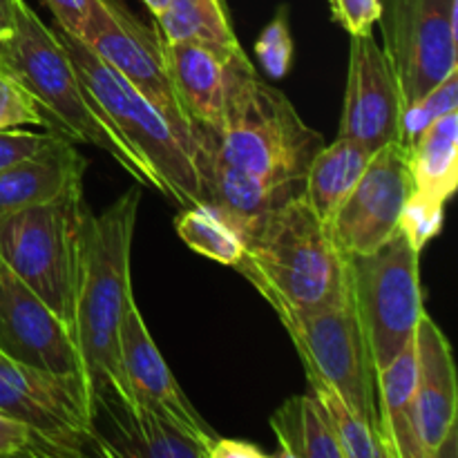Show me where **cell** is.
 Segmentation results:
<instances>
[{
  "mask_svg": "<svg viewBox=\"0 0 458 458\" xmlns=\"http://www.w3.org/2000/svg\"><path fill=\"white\" fill-rule=\"evenodd\" d=\"M322 146V134L304 123L286 94L259 79L244 47L235 49L226 65L222 128L197 143L195 159L213 157L273 191L298 197Z\"/></svg>",
  "mask_w": 458,
  "mask_h": 458,
  "instance_id": "obj_1",
  "label": "cell"
},
{
  "mask_svg": "<svg viewBox=\"0 0 458 458\" xmlns=\"http://www.w3.org/2000/svg\"><path fill=\"white\" fill-rule=\"evenodd\" d=\"M141 183L123 192L103 213L89 215L83 264L74 304V340L83 360L89 401L114 394L134 403L119 352V327L132 295L130 259Z\"/></svg>",
  "mask_w": 458,
  "mask_h": 458,
  "instance_id": "obj_2",
  "label": "cell"
},
{
  "mask_svg": "<svg viewBox=\"0 0 458 458\" xmlns=\"http://www.w3.org/2000/svg\"><path fill=\"white\" fill-rule=\"evenodd\" d=\"M242 242L235 268L277 316L331 307L349 293L347 255L304 195L255 219Z\"/></svg>",
  "mask_w": 458,
  "mask_h": 458,
  "instance_id": "obj_3",
  "label": "cell"
},
{
  "mask_svg": "<svg viewBox=\"0 0 458 458\" xmlns=\"http://www.w3.org/2000/svg\"><path fill=\"white\" fill-rule=\"evenodd\" d=\"M0 65L36 98L49 130L74 143L98 148L137 183L165 195L155 170L94 101L56 31L25 0H18L16 27L0 47Z\"/></svg>",
  "mask_w": 458,
  "mask_h": 458,
  "instance_id": "obj_4",
  "label": "cell"
},
{
  "mask_svg": "<svg viewBox=\"0 0 458 458\" xmlns=\"http://www.w3.org/2000/svg\"><path fill=\"white\" fill-rule=\"evenodd\" d=\"M92 210L83 186L0 217V259L74 331V304Z\"/></svg>",
  "mask_w": 458,
  "mask_h": 458,
  "instance_id": "obj_5",
  "label": "cell"
},
{
  "mask_svg": "<svg viewBox=\"0 0 458 458\" xmlns=\"http://www.w3.org/2000/svg\"><path fill=\"white\" fill-rule=\"evenodd\" d=\"M65 52L70 54L81 81L101 110L110 116L130 146L146 159L165 188V197L182 208L204 204L199 173L191 152L174 132L173 123L152 106L130 81L92 52L79 36L52 25Z\"/></svg>",
  "mask_w": 458,
  "mask_h": 458,
  "instance_id": "obj_6",
  "label": "cell"
},
{
  "mask_svg": "<svg viewBox=\"0 0 458 458\" xmlns=\"http://www.w3.org/2000/svg\"><path fill=\"white\" fill-rule=\"evenodd\" d=\"M353 307L365 331L376 374L414 340L425 311L420 250L396 231L365 255H347Z\"/></svg>",
  "mask_w": 458,
  "mask_h": 458,
  "instance_id": "obj_7",
  "label": "cell"
},
{
  "mask_svg": "<svg viewBox=\"0 0 458 458\" xmlns=\"http://www.w3.org/2000/svg\"><path fill=\"white\" fill-rule=\"evenodd\" d=\"M280 322L298 349L307 378L331 385L378 432L376 367L353 307L352 286L338 304L316 311L282 313Z\"/></svg>",
  "mask_w": 458,
  "mask_h": 458,
  "instance_id": "obj_8",
  "label": "cell"
},
{
  "mask_svg": "<svg viewBox=\"0 0 458 458\" xmlns=\"http://www.w3.org/2000/svg\"><path fill=\"white\" fill-rule=\"evenodd\" d=\"M79 38L159 107L195 161V128L174 88L165 40L155 22H143L121 0H92Z\"/></svg>",
  "mask_w": 458,
  "mask_h": 458,
  "instance_id": "obj_9",
  "label": "cell"
},
{
  "mask_svg": "<svg viewBox=\"0 0 458 458\" xmlns=\"http://www.w3.org/2000/svg\"><path fill=\"white\" fill-rule=\"evenodd\" d=\"M0 414L30 428L38 456H103L92 401L79 380L45 374L0 353Z\"/></svg>",
  "mask_w": 458,
  "mask_h": 458,
  "instance_id": "obj_10",
  "label": "cell"
},
{
  "mask_svg": "<svg viewBox=\"0 0 458 458\" xmlns=\"http://www.w3.org/2000/svg\"><path fill=\"white\" fill-rule=\"evenodd\" d=\"M378 22L403 106L458 70V0H380Z\"/></svg>",
  "mask_w": 458,
  "mask_h": 458,
  "instance_id": "obj_11",
  "label": "cell"
},
{
  "mask_svg": "<svg viewBox=\"0 0 458 458\" xmlns=\"http://www.w3.org/2000/svg\"><path fill=\"white\" fill-rule=\"evenodd\" d=\"M414 192L407 148L392 141L371 155L365 173L329 224L344 255H365L392 240L405 201Z\"/></svg>",
  "mask_w": 458,
  "mask_h": 458,
  "instance_id": "obj_12",
  "label": "cell"
},
{
  "mask_svg": "<svg viewBox=\"0 0 458 458\" xmlns=\"http://www.w3.org/2000/svg\"><path fill=\"white\" fill-rule=\"evenodd\" d=\"M0 353L45 374L79 380L88 389L74 331L3 259H0Z\"/></svg>",
  "mask_w": 458,
  "mask_h": 458,
  "instance_id": "obj_13",
  "label": "cell"
},
{
  "mask_svg": "<svg viewBox=\"0 0 458 458\" xmlns=\"http://www.w3.org/2000/svg\"><path fill=\"white\" fill-rule=\"evenodd\" d=\"M349 67L338 137L376 152L401 141L403 97L392 65L374 34L349 36Z\"/></svg>",
  "mask_w": 458,
  "mask_h": 458,
  "instance_id": "obj_14",
  "label": "cell"
},
{
  "mask_svg": "<svg viewBox=\"0 0 458 458\" xmlns=\"http://www.w3.org/2000/svg\"><path fill=\"white\" fill-rule=\"evenodd\" d=\"M119 352L134 403L155 410L179 429L191 434L197 443L206 447V458H208V450L217 441V434L201 419L191 398L179 387L177 378L152 340L134 298L130 300L119 327Z\"/></svg>",
  "mask_w": 458,
  "mask_h": 458,
  "instance_id": "obj_15",
  "label": "cell"
},
{
  "mask_svg": "<svg viewBox=\"0 0 458 458\" xmlns=\"http://www.w3.org/2000/svg\"><path fill=\"white\" fill-rule=\"evenodd\" d=\"M414 423L423 458H454L458 437V380L452 347L441 327L423 311L414 335Z\"/></svg>",
  "mask_w": 458,
  "mask_h": 458,
  "instance_id": "obj_16",
  "label": "cell"
},
{
  "mask_svg": "<svg viewBox=\"0 0 458 458\" xmlns=\"http://www.w3.org/2000/svg\"><path fill=\"white\" fill-rule=\"evenodd\" d=\"M94 434L106 458H206V447L155 410L114 394L92 398Z\"/></svg>",
  "mask_w": 458,
  "mask_h": 458,
  "instance_id": "obj_17",
  "label": "cell"
},
{
  "mask_svg": "<svg viewBox=\"0 0 458 458\" xmlns=\"http://www.w3.org/2000/svg\"><path fill=\"white\" fill-rule=\"evenodd\" d=\"M174 88L195 128V141L219 132L226 98V65L235 49L204 40L165 43Z\"/></svg>",
  "mask_w": 458,
  "mask_h": 458,
  "instance_id": "obj_18",
  "label": "cell"
},
{
  "mask_svg": "<svg viewBox=\"0 0 458 458\" xmlns=\"http://www.w3.org/2000/svg\"><path fill=\"white\" fill-rule=\"evenodd\" d=\"M85 159L67 137L0 173V217L47 204L83 186Z\"/></svg>",
  "mask_w": 458,
  "mask_h": 458,
  "instance_id": "obj_19",
  "label": "cell"
},
{
  "mask_svg": "<svg viewBox=\"0 0 458 458\" xmlns=\"http://www.w3.org/2000/svg\"><path fill=\"white\" fill-rule=\"evenodd\" d=\"M416 349L414 340L376 374L378 434L387 458H423L414 423Z\"/></svg>",
  "mask_w": 458,
  "mask_h": 458,
  "instance_id": "obj_20",
  "label": "cell"
},
{
  "mask_svg": "<svg viewBox=\"0 0 458 458\" xmlns=\"http://www.w3.org/2000/svg\"><path fill=\"white\" fill-rule=\"evenodd\" d=\"M371 155L374 152L356 139L338 137L331 146H322L313 157L304 177L302 195L327 226L362 177Z\"/></svg>",
  "mask_w": 458,
  "mask_h": 458,
  "instance_id": "obj_21",
  "label": "cell"
},
{
  "mask_svg": "<svg viewBox=\"0 0 458 458\" xmlns=\"http://www.w3.org/2000/svg\"><path fill=\"white\" fill-rule=\"evenodd\" d=\"M414 192L447 204L458 183V110L434 121L407 146Z\"/></svg>",
  "mask_w": 458,
  "mask_h": 458,
  "instance_id": "obj_22",
  "label": "cell"
},
{
  "mask_svg": "<svg viewBox=\"0 0 458 458\" xmlns=\"http://www.w3.org/2000/svg\"><path fill=\"white\" fill-rule=\"evenodd\" d=\"M277 458H344L320 401L311 392L282 403L271 416Z\"/></svg>",
  "mask_w": 458,
  "mask_h": 458,
  "instance_id": "obj_23",
  "label": "cell"
},
{
  "mask_svg": "<svg viewBox=\"0 0 458 458\" xmlns=\"http://www.w3.org/2000/svg\"><path fill=\"white\" fill-rule=\"evenodd\" d=\"M152 18L165 43L204 40L226 49L242 47L226 0H168Z\"/></svg>",
  "mask_w": 458,
  "mask_h": 458,
  "instance_id": "obj_24",
  "label": "cell"
},
{
  "mask_svg": "<svg viewBox=\"0 0 458 458\" xmlns=\"http://www.w3.org/2000/svg\"><path fill=\"white\" fill-rule=\"evenodd\" d=\"M174 231L186 242L188 249L222 267L235 268L244 255L240 233L208 204L186 206L174 219Z\"/></svg>",
  "mask_w": 458,
  "mask_h": 458,
  "instance_id": "obj_25",
  "label": "cell"
},
{
  "mask_svg": "<svg viewBox=\"0 0 458 458\" xmlns=\"http://www.w3.org/2000/svg\"><path fill=\"white\" fill-rule=\"evenodd\" d=\"M307 380L309 392L320 401L331 429H334L335 438L343 447L344 458H387L378 432L356 410H352L331 385L318 378Z\"/></svg>",
  "mask_w": 458,
  "mask_h": 458,
  "instance_id": "obj_26",
  "label": "cell"
},
{
  "mask_svg": "<svg viewBox=\"0 0 458 458\" xmlns=\"http://www.w3.org/2000/svg\"><path fill=\"white\" fill-rule=\"evenodd\" d=\"M458 110V70L434 85L432 89L419 97L416 101L403 106L401 114V143L410 146L425 128L441 116Z\"/></svg>",
  "mask_w": 458,
  "mask_h": 458,
  "instance_id": "obj_27",
  "label": "cell"
},
{
  "mask_svg": "<svg viewBox=\"0 0 458 458\" xmlns=\"http://www.w3.org/2000/svg\"><path fill=\"white\" fill-rule=\"evenodd\" d=\"M255 56L271 79H284L293 63V38H291L289 7H277L276 16L259 31L255 40Z\"/></svg>",
  "mask_w": 458,
  "mask_h": 458,
  "instance_id": "obj_28",
  "label": "cell"
},
{
  "mask_svg": "<svg viewBox=\"0 0 458 458\" xmlns=\"http://www.w3.org/2000/svg\"><path fill=\"white\" fill-rule=\"evenodd\" d=\"M443 222H445V204L411 192L401 213L398 231L411 242L414 249L423 250L443 231Z\"/></svg>",
  "mask_w": 458,
  "mask_h": 458,
  "instance_id": "obj_29",
  "label": "cell"
},
{
  "mask_svg": "<svg viewBox=\"0 0 458 458\" xmlns=\"http://www.w3.org/2000/svg\"><path fill=\"white\" fill-rule=\"evenodd\" d=\"M18 125H43L49 130L43 110L36 98L22 88L16 76L0 65V130Z\"/></svg>",
  "mask_w": 458,
  "mask_h": 458,
  "instance_id": "obj_30",
  "label": "cell"
},
{
  "mask_svg": "<svg viewBox=\"0 0 458 458\" xmlns=\"http://www.w3.org/2000/svg\"><path fill=\"white\" fill-rule=\"evenodd\" d=\"M63 134L47 130V132H30V130L7 128L0 130V173L30 157L38 155L45 148L54 146Z\"/></svg>",
  "mask_w": 458,
  "mask_h": 458,
  "instance_id": "obj_31",
  "label": "cell"
},
{
  "mask_svg": "<svg viewBox=\"0 0 458 458\" xmlns=\"http://www.w3.org/2000/svg\"><path fill=\"white\" fill-rule=\"evenodd\" d=\"M331 18L349 36L374 34L380 18V0H329Z\"/></svg>",
  "mask_w": 458,
  "mask_h": 458,
  "instance_id": "obj_32",
  "label": "cell"
},
{
  "mask_svg": "<svg viewBox=\"0 0 458 458\" xmlns=\"http://www.w3.org/2000/svg\"><path fill=\"white\" fill-rule=\"evenodd\" d=\"M0 456H38L30 428L0 414Z\"/></svg>",
  "mask_w": 458,
  "mask_h": 458,
  "instance_id": "obj_33",
  "label": "cell"
},
{
  "mask_svg": "<svg viewBox=\"0 0 458 458\" xmlns=\"http://www.w3.org/2000/svg\"><path fill=\"white\" fill-rule=\"evenodd\" d=\"M45 4L54 13V25L72 36H81L92 9V0H45Z\"/></svg>",
  "mask_w": 458,
  "mask_h": 458,
  "instance_id": "obj_34",
  "label": "cell"
},
{
  "mask_svg": "<svg viewBox=\"0 0 458 458\" xmlns=\"http://www.w3.org/2000/svg\"><path fill=\"white\" fill-rule=\"evenodd\" d=\"M271 456L250 441H237V438H219L210 445L208 458H267Z\"/></svg>",
  "mask_w": 458,
  "mask_h": 458,
  "instance_id": "obj_35",
  "label": "cell"
},
{
  "mask_svg": "<svg viewBox=\"0 0 458 458\" xmlns=\"http://www.w3.org/2000/svg\"><path fill=\"white\" fill-rule=\"evenodd\" d=\"M18 0H0V47L9 40L16 27Z\"/></svg>",
  "mask_w": 458,
  "mask_h": 458,
  "instance_id": "obj_36",
  "label": "cell"
},
{
  "mask_svg": "<svg viewBox=\"0 0 458 458\" xmlns=\"http://www.w3.org/2000/svg\"><path fill=\"white\" fill-rule=\"evenodd\" d=\"M165 3H168V0H143V4H146V7L150 9L152 16H155V13H159L161 9L165 7Z\"/></svg>",
  "mask_w": 458,
  "mask_h": 458,
  "instance_id": "obj_37",
  "label": "cell"
}]
</instances>
